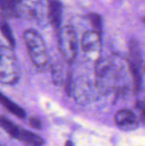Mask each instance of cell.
<instances>
[{
  "instance_id": "cell-1",
  "label": "cell",
  "mask_w": 145,
  "mask_h": 146,
  "mask_svg": "<svg viewBox=\"0 0 145 146\" xmlns=\"http://www.w3.org/2000/svg\"><path fill=\"white\" fill-rule=\"evenodd\" d=\"M20 77V67L13 50L3 44L0 45V83L15 85Z\"/></svg>"
},
{
  "instance_id": "cell-2",
  "label": "cell",
  "mask_w": 145,
  "mask_h": 146,
  "mask_svg": "<svg viewBox=\"0 0 145 146\" xmlns=\"http://www.w3.org/2000/svg\"><path fill=\"white\" fill-rule=\"evenodd\" d=\"M23 38L32 63L38 68H45L48 64V54L42 37L35 30L28 29L24 32Z\"/></svg>"
},
{
  "instance_id": "cell-3",
  "label": "cell",
  "mask_w": 145,
  "mask_h": 146,
  "mask_svg": "<svg viewBox=\"0 0 145 146\" xmlns=\"http://www.w3.org/2000/svg\"><path fill=\"white\" fill-rule=\"evenodd\" d=\"M58 45L59 50L63 59L72 63L77 56L78 44L75 30L71 26L62 27L58 33Z\"/></svg>"
},
{
  "instance_id": "cell-4",
  "label": "cell",
  "mask_w": 145,
  "mask_h": 146,
  "mask_svg": "<svg viewBox=\"0 0 145 146\" xmlns=\"http://www.w3.org/2000/svg\"><path fill=\"white\" fill-rule=\"evenodd\" d=\"M0 127L13 139L22 141L29 146H43L44 140L38 135L18 127L3 115H0Z\"/></svg>"
},
{
  "instance_id": "cell-5",
  "label": "cell",
  "mask_w": 145,
  "mask_h": 146,
  "mask_svg": "<svg viewBox=\"0 0 145 146\" xmlns=\"http://www.w3.org/2000/svg\"><path fill=\"white\" fill-rule=\"evenodd\" d=\"M81 49L88 58L97 59L101 50V34L94 30L85 32L81 39Z\"/></svg>"
},
{
  "instance_id": "cell-6",
  "label": "cell",
  "mask_w": 145,
  "mask_h": 146,
  "mask_svg": "<svg viewBox=\"0 0 145 146\" xmlns=\"http://www.w3.org/2000/svg\"><path fill=\"white\" fill-rule=\"evenodd\" d=\"M116 125L124 130H132L136 127L138 121L135 115L129 110H121L115 114Z\"/></svg>"
},
{
  "instance_id": "cell-7",
  "label": "cell",
  "mask_w": 145,
  "mask_h": 146,
  "mask_svg": "<svg viewBox=\"0 0 145 146\" xmlns=\"http://www.w3.org/2000/svg\"><path fill=\"white\" fill-rule=\"evenodd\" d=\"M48 18L54 28H59L62 18V4L59 1H50L48 6Z\"/></svg>"
},
{
  "instance_id": "cell-8",
  "label": "cell",
  "mask_w": 145,
  "mask_h": 146,
  "mask_svg": "<svg viewBox=\"0 0 145 146\" xmlns=\"http://www.w3.org/2000/svg\"><path fill=\"white\" fill-rule=\"evenodd\" d=\"M0 104L7 110H9L11 114L15 115L18 118L24 119L26 117V111L15 103L11 101L9 98L5 97L2 92H0Z\"/></svg>"
},
{
  "instance_id": "cell-9",
  "label": "cell",
  "mask_w": 145,
  "mask_h": 146,
  "mask_svg": "<svg viewBox=\"0 0 145 146\" xmlns=\"http://www.w3.org/2000/svg\"><path fill=\"white\" fill-rule=\"evenodd\" d=\"M21 2L14 0H0V9L6 16L17 17Z\"/></svg>"
},
{
  "instance_id": "cell-10",
  "label": "cell",
  "mask_w": 145,
  "mask_h": 146,
  "mask_svg": "<svg viewBox=\"0 0 145 146\" xmlns=\"http://www.w3.org/2000/svg\"><path fill=\"white\" fill-rule=\"evenodd\" d=\"M0 32L2 33L4 38L9 42L11 47H14L15 45V39L13 35L12 30L9 25V23L6 21L5 18L3 16H0Z\"/></svg>"
},
{
  "instance_id": "cell-11",
  "label": "cell",
  "mask_w": 145,
  "mask_h": 146,
  "mask_svg": "<svg viewBox=\"0 0 145 146\" xmlns=\"http://www.w3.org/2000/svg\"><path fill=\"white\" fill-rule=\"evenodd\" d=\"M89 19L91 26L94 28V31L101 34L102 31V18L97 14H91L89 15Z\"/></svg>"
},
{
  "instance_id": "cell-12",
  "label": "cell",
  "mask_w": 145,
  "mask_h": 146,
  "mask_svg": "<svg viewBox=\"0 0 145 146\" xmlns=\"http://www.w3.org/2000/svg\"><path fill=\"white\" fill-rule=\"evenodd\" d=\"M29 124L34 129H41L43 127L42 121L37 117H31L29 119Z\"/></svg>"
},
{
  "instance_id": "cell-13",
  "label": "cell",
  "mask_w": 145,
  "mask_h": 146,
  "mask_svg": "<svg viewBox=\"0 0 145 146\" xmlns=\"http://www.w3.org/2000/svg\"><path fill=\"white\" fill-rule=\"evenodd\" d=\"M138 109H139V110H140L142 118L144 119V121H145V98L140 100V101L138 103Z\"/></svg>"
},
{
  "instance_id": "cell-14",
  "label": "cell",
  "mask_w": 145,
  "mask_h": 146,
  "mask_svg": "<svg viewBox=\"0 0 145 146\" xmlns=\"http://www.w3.org/2000/svg\"><path fill=\"white\" fill-rule=\"evenodd\" d=\"M65 146H73V143H72L71 141L68 140V141L65 143Z\"/></svg>"
},
{
  "instance_id": "cell-15",
  "label": "cell",
  "mask_w": 145,
  "mask_h": 146,
  "mask_svg": "<svg viewBox=\"0 0 145 146\" xmlns=\"http://www.w3.org/2000/svg\"><path fill=\"white\" fill-rule=\"evenodd\" d=\"M143 22H144L145 23V17L144 18H143Z\"/></svg>"
}]
</instances>
